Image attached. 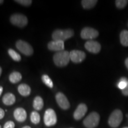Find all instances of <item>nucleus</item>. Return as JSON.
Returning a JSON list of instances; mask_svg holds the SVG:
<instances>
[{
  "label": "nucleus",
  "mask_w": 128,
  "mask_h": 128,
  "mask_svg": "<svg viewBox=\"0 0 128 128\" xmlns=\"http://www.w3.org/2000/svg\"><path fill=\"white\" fill-rule=\"evenodd\" d=\"M87 110L88 108L87 105L85 104L84 103L80 104L74 113V118L76 120H79L81 119L86 114Z\"/></svg>",
  "instance_id": "f8f14e48"
},
{
  "label": "nucleus",
  "mask_w": 128,
  "mask_h": 128,
  "mask_svg": "<svg viewBox=\"0 0 128 128\" xmlns=\"http://www.w3.org/2000/svg\"><path fill=\"white\" fill-rule=\"evenodd\" d=\"M128 3V1L127 0H116L115 1L116 6L118 8L123 9L124 8Z\"/></svg>",
  "instance_id": "b1692460"
},
{
  "label": "nucleus",
  "mask_w": 128,
  "mask_h": 128,
  "mask_svg": "<svg viewBox=\"0 0 128 128\" xmlns=\"http://www.w3.org/2000/svg\"><path fill=\"white\" fill-rule=\"evenodd\" d=\"M100 119V117L98 113L93 112L85 118L83 124L87 128H94L98 125Z\"/></svg>",
  "instance_id": "7ed1b4c3"
},
{
  "label": "nucleus",
  "mask_w": 128,
  "mask_h": 128,
  "mask_svg": "<svg viewBox=\"0 0 128 128\" xmlns=\"http://www.w3.org/2000/svg\"><path fill=\"white\" fill-rule=\"evenodd\" d=\"M10 22L12 24L18 28H24L28 23V19L23 14L16 13L11 16Z\"/></svg>",
  "instance_id": "423d86ee"
},
{
  "label": "nucleus",
  "mask_w": 128,
  "mask_h": 128,
  "mask_svg": "<svg viewBox=\"0 0 128 128\" xmlns=\"http://www.w3.org/2000/svg\"><path fill=\"white\" fill-rule=\"evenodd\" d=\"M15 124L12 121H8L4 125V128H14Z\"/></svg>",
  "instance_id": "a878e982"
},
{
  "label": "nucleus",
  "mask_w": 128,
  "mask_h": 128,
  "mask_svg": "<svg viewBox=\"0 0 128 128\" xmlns=\"http://www.w3.org/2000/svg\"><path fill=\"white\" fill-rule=\"evenodd\" d=\"M2 100L5 105L11 106L14 104L16 102V97L12 93L8 92L3 96Z\"/></svg>",
  "instance_id": "2eb2a0df"
},
{
  "label": "nucleus",
  "mask_w": 128,
  "mask_h": 128,
  "mask_svg": "<svg viewBox=\"0 0 128 128\" xmlns=\"http://www.w3.org/2000/svg\"><path fill=\"white\" fill-rule=\"evenodd\" d=\"M74 35L73 30L68 29H56L52 33V38L53 40H60L64 42L67 39H70Z\"/></svg>",
  "instance_id": "f03ea898"
},
{
  "label": "nucleus",
  "mask_w": 128,
  "mask_h": 128,
  "mask_svg": "<svg viewBox=\"0 0 128 128\" xmlns=\"http://www.w3.org/2000/svg\"><path fill=\"white\" fill-rule=\"evenodd\" d=\"M3 2H4V1H2V0H0V4H2Z\"/></svg>",
  "instance_id": "473e14b6"
},
{
  "label": "nucleus",
  "mask_w": 128,
  "mask_h": 128,
  "mask_svg": "<svg viewBox=\"0 0 128 128\" xmlns=\"http://www.w3.org/2000/svg\"><path fill=\"white\" fill-rule=\"evenodd\" d=\"M14 117L17 122H23L27 118L26 111L23 108H17L14 112Z\"/></svg>",
  "instance_id": "4468645a"
},
{
  "label": "nucleus",
  "mask_w": 128,
  "mask_h": 128,
  "mask_svg": "<svg viewBox=\"0 0 128 128\" xmlns=\"http://www.w3.org/2000/svg\"><path fill=\"white\" fill-rule=\"evenodd\" d=\"M15 2L20 4L25 7H28L32 4V1L31 0H16Z\"/></svg>",
  "instance_id": "393cba45"
},
{
  "label": "nucleus",
  "mask_w": 128,
  "mask_h": 128,
  "mask_svg": "<svg viewBox=\"0 0 128 128\" xmlns=\"http://www.w3.org/2000/svg\"><path fill=\"white\" fill-rule=\"evenodd\" d=\"M122 94L124 96H128V79H127V86H126L125 88L122 90Z\"/></svg>",
  "instance_id": "bb28decb"
},
{
  "label": "nucleus",
  "mask_w": 128,
  "mask_h": 128,
  "mask_svg": "<svg viewBox=\"0 0 128 128\" xmlns=\"http://www.w3.org/2000/svg\"><path fill=\"white\" fill-rule=\"evenodd\" d=\"M120 40L122 45L128 46V31L124 30L121 32L120 34Z\"/></svg>",
  "instance_id": "aec40b11"
},
{
  "label": "nucleus",
  "mask_w": 128,
  "mask_h": 128,
  "mask_svg": "<svg viewBox=\"0 0 128 128\" xmlns=\"http://www.w3.org/2000/svg\"><path fill=\"white\" fill-rule=\"evenodd\" d=\"M123 120V113L120 110H114L110 115L108 124L112 128H116L120 124Z\"/></svg>",
  "instance_id": "20e7f679"
},
{
  "label": "nucleus",
  "mask_w": 128,
  "mask_h": 128,
  "mask_svg": "<svg viewBox=\"0 0 128 128\" xmlns=\"http://www.w3.org/2000/svg\"><path fill=\"white\" fill-rule=\"evenodd\" d=\"M22 128H31V127H30V126H25Z\"/></svg>",
  "instance_id": "7c9ffc66"
},
{
  "label": "nucleus",
  "mask_w": 128,
  "mask_h": 128,
  "mask_svg": "<svg viewBox=\"0 0 128 128\" xmlns=\"http://www.w3.org/2000/svg\"><path fill=\"white\" fill-rule=\"evenodd\" d=\"M56 100L58 104L62 109L68 110L70 108V104L68 98L62 92H58L56 95Z\"/></svg>",
  "instance_id": "9d476101"
},
{
  "label": "nucleus",
  "mask_w": 128,
  "mask_h": 128,
  "mask_svg": "<svg viewBox=\"0 0 128 128\" xmlns=\"http://www.w3.org/2000/svg\"><path fill=\"white\" fill-rule=\"evenodd\" d=\"M16 46L18 50L26 56H31L33 54V49L26 42L19 40L16 42Z\"/></svg>",
  "instance_id": "0eeeda50"
},
{
  "label": "nucleus",
  "mask_w": 128,
  "mask_h": 128,
  "mask_svg": "<svg viewBox=\"0 0 128 128\" xmlns=\"http://www.w3.org/2000/svg\"><path fill=\"white\" fill-rule=\"evenodd\" d=\"M18 92L20 95L24 97H27L31 93V88L28 84H21L18 87Z\"/></svg>",
  "instance_id": "dca6fc26"
},
{
  "label": "nucleus",
  "mask_w": 128,
  "mask_h": 128,
  "mask_svg": "<svg viewBox=\"0 0 128 128\" xmlns=\"http://www.w3.org/2000/svg\"><path fill=\"white\" fill-rule=\"evenodd\" d=\"M128 128V127H124V128Z\"/></svg>",
  "instance_id": "72a5a7b5"
},
{
  "label": "nucleus",
  "mask_w": 128,
  "mask_h": 128,
  "mask_svg": "<svg viewBox=\"0 0 128 128\" xmlns=\"http://www.w3.org/2000/svg\"><path fill=\"white\" fill-rule=\"evenodd\" d=\"M42 80L43 82H44L46 86H48V87L50 88H52L53 87H54V83L52 82V80H51V78L49 77L48 75H43V76H42Z\"/></svg>",
  "instance_id": "5701e85b"
},
{
  "label": "nucleus",
  "mask_w": 128,
  "mask_h": 128,
  "mask_svg": "<svg viewBox=\"0 0 128 128\" xmlns=\"http://www.w3.org/2000/svg\"><path fill=\"white\" fill-rule=\"evenodd\" d=\"M125 65H126V68H127L128 70V58H126L125 60Z\"/></svg>",
  "instance_id": "c85d7f7f"
},
{
  "label": "nucleus",
  "mask_w": 128,
  "mask_h": 128,
  "mask_svg": "<svg viewBox=\"0 0 128 128\" xmlns=\"http://www.w3.org/2000/svg\"><path fill=\"white\" fill-rule=\"evenodd\" d=\"M5 116V112L2 108H0V119H2Z\"/></svg>",
  "instance_id": "cd10ccee"
},
{
  "label": "nucleus",
  "mask_w": 128,
  "mask_h": 128,
  "mask_svg": "<svg viewBox=\"0 0 128 128\" xmlns=\"http://www.w3.org/2000/svg\"><path fill=\"white\" fill-rule=\"evenodd\" d=\"M48 48L50 50L57 52L64 50V49H65L64 42L60 40H52L48 44Z\"/></svg>",
  "instance_id": "ddd939ff"
},
{
  "label": "nucleus",
  "mask_w": 128,
  "mask_h": 128,
  "mask_svg": "<svg viewBox=\"0 0 128 128\" xmlns=\"http://www.w3.org/2000/svg\"><path fill=\"white\" fill-rule=\"evenodd\" d=\"M99 34L98 32L93 28L86 27L82 28L81 32V38L85 40H92L98 37Z\"/></svg>",
  "instance_id": "6e6552de"
},
{
  "label": "nucleus",
  "mask_w": 128,
  "mask_h": 128,
  "mask_svg": "<svg viewBox=\"0 0 128 128\" xmlns=\"http://www.w3.org/2000/svg\"><path fill=\"white\" fill-rule=\"evenodd\" d=\"M70 54L68 51L62 50L56 52L54 56V64L59 67L66 66L70 62Z\"/></svg>",
  "instance_id": "f257e3e1"
},
{
  "label": "nucleus",
  "mask_w": 128,
  "mask_h": 128,
  "mask_svg": "<svg viewBox=\"0 0 128 128\" xmlns=\"http://www.w3.org/2000/svg\"><path fill=\"white\" fill-rule=\"evenodd\" d=\"M44 124L46 126L55 125L57 122V116L55 112L52 108H48L44 112Z\"/></svg>",
  "instance_id": "39448f33"
},
{
  "label": "nucleus",
  "mask_w": 128,
  "mask_h": 128,
  "mask_svg": "<svg viewBox=\"0 0 128 128\" xmlns=\"http://www.w3.org/2000/svg\"><path fill=\"white\" fill-rule=\"evenodd\" d=\"M8 53L10 56L16 62L20 61L21 60H22V57H21L20 54L16 52L14 49H9L8 50Z\"/></svg>",
  "instance_id": "4be33fe9"
},
{
  "label": "nucleus",
  "mask_w": 128,
  "mask_h": 128,
  "mask_svg": "<svg viewBox=\"0 0 128 128\" xmlns=\"http://www.w3.org/2000/svg\"><path fill=\"white\" fill-rule=\"evenodd\" d=\"M70 60L74 63L78 64L82 62L86 59V55L83 51L72 50L70 52Z\"/></svg>",
  "instance_id": "1a4fd4ad"
},
{
  "label": "nucleus",
  "mask_w": 128,
  "mask_h": 128,
  "mask_svg": "<svg viewBox=\"0 0 128 128\" xmlns=\"http://www.w3.org/2000/svg\"><path fill=\"white\" fill-rule=\"evenodd\" d=\"M1 74H2V68H1V67L0 66V76H1Z\"/></svg>",
  "instance_id": "2f4dec72"
},
{
  "label": "nucleus",
  "mask_w": 128,
  "mask_h": 128,
  "mask_svg": "<svg viewBox=\"0 0 128 128\" xmlns=\"http://www.w3.org/2000/svg\"><path fill=\"white\" fill-rule=\"evenodd\" d=\"M30 120L33 124H38L40 121V116L38 112L36 111H33L30 114Z\"/></svg>",
  "instance_id": "412c9836"
},
{
  "label": "nucleus",
  "mask_w": 128,
  "mask_h": 128,
  "mask_svg": "<svg viewBox=\"0 0 128 128\" xmlns=\"http://www.w3.org/2000/svg\"><path fill=\"white\" fill-rule=\"evenodd\" d=\"M44 100H43V98L41 97H40V96L35 97L33 103V108L37 110V111H39V110L42 109L43 108H44Z\"/></svg>",
  "instance_id": "f3484780"
},
{
  "label": "nucleus",
  "mask_w": 128,
  "mask_h": 128,
  "mask_svg": "<svg viewBox=\"0 0 128 128\" xmlns=\"http://www.w3.org/2000/svg\"><path fill=\"white\" fill-rule=\"evenodd\" d=\"M2 92H3V87H2V86H0V96H1Z\"/></svg>",
  "instance_id": "c756f323"
},
{
  "label": "nucleus",
  "mask_w": 128,
  "mask_h": 128,
  "mask_svg": "<svg viewBox=\"0 0 128 128\" xmlns=\"http://www.w3.org/2000/svg\"><path fill=\"white\" fill-rule=\"evenodd\" d=\"M0 128H1V125H0Z\"/></svg>",
  "instance_id": "f704fd0d"
},
{
  "label": "nucleus",
  "mask_w": 128,
  "mask_h": 128,
  "mask_svg": "<svg viewBox=\"0 0 128 128\" xmlns=\"http://www.w3.org/2000/svg\"><path fill=\"white\" fill-rule=\"evenodd\" d=\"M85 48H86L88 52L92 53V54H97L100 52L101 50V44L98 42L93 40H88L85 44Z\"/></svg>",
  "instance_id": "9b49d317"
},
{
  "label": "nucleus",
  "mask_w": 128,
  "mask_h": 128,
  "mask_svg": "<svg viewBox=\"0 0 128 128\" xmlns=\"http://www.w3.org/2000/svg\"></svg>",
  "instance_id": "c9c22d12"
},
{
  "label": "nucleus",
  "mask_w": 128,
  "mask_h": 128,
  "mask_svg": "<svg viewBox=\"0 0 128 128\" xmlns=\"http://www.w3.org/2000/svg\"><path fill=\"white\" fill-rule=\"evenodd\" d=\"M22 79V74L17 71H14L10 74L9 76V80L12 84H16V83L20 82Z\"/></svg>",
  "instance_id": "a211bd4d"
},
{
  "label": "nucleus",
  "mask_w": 128,
  "mask_h": 128,
  "mask_svg": "<svg viewBox=\"0 0 128 128\" xmlns=\"http://www.w3.org/2000/svg\"><path fill=\"white\" fill-rule=\"evenodd\" d=\"M98 1L97 0H82L81 1V4L84 9H91L94 7Z\"/></svg>",
  "instance_id": "6ab92c4d"
}]
</instances>
